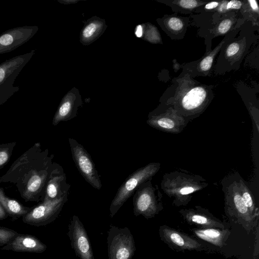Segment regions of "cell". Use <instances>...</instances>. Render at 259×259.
Returning a JSON list of instances; mask_svg holds the SVG:
<instances>
[{"mask_svg":"<svg viewBox=\"0 0 259 259\" xmlns=\"http://www.w3.org/2000/svg\"><path fill=\"white\" fill-rule=\"evenodd\" d=\"M134 213L152 219L163 209L162 194L157 184L152 180L142 183L133 194Z\"/></svg>","mask_w":259,"mask_h":259,"instance_id":"obj_6","label":"cell"},{"mask_svg":"<svg viewBox=\"0 0 259 259\" xmlns=\"http://www.w3.org/2000/svg\"><path fill=\"white\" fill-rule=\"evenodd\" d=\"M243 40H234L227 46L224 51V57L229 60L238 59L239 55L243 54Z\"/></svg>","mask_w":259,"mask_h":259,"instance_id":"obj_23","label":"cell"},{"mask_svg":"<svg viewBox=\"0 0 259 259\" xmlns=\"http://www.w3.org/2000/svg\"><path fill=\"white\" fill-rule=\"evenodd\" d=\"M0 202L8 215L13 221L23 217L32 208L24 206L17 200L8 197L3 188H0Z\"/></svg>","mask_w":259,"mask_h":259,"instance_id":"obj_19","label":"cell"},{"mask_svg":"<svg viewBox=\"0 0 259 259\" xmlns=\"http://www.w3.org/2000/svg\"><path fill=\"white\" fill-rule=\"evenodd\" d=\"M171 5L186 11H191L193 9L203 5L205 2L196 0H180L169 2Z\"/></svg>","mask_w":259,"mask_h":259,"instance_id":"obj_26","label":"cell"},{"mask_svg":"<svg viewBox=\"0 0 259 259\" xmlns=\"http://www.w3.org/2000/svg\"><path fill=\"white\" fill-rule=\"evenodd\" d=\"M135 34L138 37H141L143 35V29L141 25H138L136 28Z\"/></svg>","mask_w":259,"mask_h":259,"instance_id":"obj_34","label":"cell"},{"mask_svg":"<svg viewBox=\"0 0 259 259\" xmlns=\"http://www.w3.org/2000/svg\"><path fill=\"white\" fill-rule=\"evenodd\" d=\"M68 193L54 200L42 201L22 217L23 222L35 227L44 226L51 223L58 217L68 200Z\"/></svg>","mask_w":259,"mask_h":259,"instance_id":"obj_9","label":"cell"},{"mask_svg":"<svg viewBox=\"0 0 259 259\" xmlns=\"http://www.w3.org/2000/svg\"><path fill=\"white\" fill-rule=\"evenodd\" d=\"M249 4L251 10L254 12L258 13V7L257 6V2L255 1L250 0L247 1Z\"/></svg>","mask_w":259,"mask_h":259,"instance_id":"obj_32","label":"cell"},{"mask_svg":"<svg viewBox=\"0 0 259 259\" xmlns=\"http://www.w3.org/2000/svg\"><path fill=\"white\" fill-rule=\"evenodd\" d=\"M35 52L33 50L29 53L15 56L1 63L0 85L13 77H17Z\"/></svg>","mask_w":259,"mask_h":259,"instance_id":"obj_17","label":"cell"},{"mask_svg":"<svg viewBox=\"0 0 259 259\" xmlns=\"http://www.w3.org/2000/svg\"><path fill=\"white\" fill-rule=\"evenodd\" d=\"M208 185L207 180L202 176L181 168L165 173L160 182L163 192L177 207L188 205L194 193Z\"/></svg>","mask_w":259,"mask_h":259,"instance_id":"obj_2","label":"cell"},{"mask_svg":"<svg viewBox=\"0 0 259 259\" xmlns=\"http://www.w3.org/2000/svg\"><path fill=\"white\" fill-rule=\"evenodd\" d=\"M213 98L210 85L201 84L187 73L173 80L161 104L172 107L190 121L205 111Z\"/></svg>","mask_w":259,"mask_h":259,"instance_id":"obj_1","label":"cell"},{"mask_svg":"<svg viewBox=\"0 0 259 259\" xmlns=\"http://www.w3.org/2000/svg\"><path fill=\"white\" fill-rule=\"evenodd\" d=\"M224 194L225 212L232 221L250 232L257 225L258 218L252 215L244 204L240 194L235 172L225 177L221 181Z\"/></svg>","mask_w":259,"mask_h":259,"instance_id":"obj_4","label":"cell"},{"mask_svg":"<svg viewBox=\"0 0 259 259\" xmlns=\"http://www.w3.org/2000/svg\"><path fill=\"white\" fill-rule=\"evenodd\" d=\"M68 142L72 157L78 170L91 186L100 190L102 186L100 176L90 155L76 140L69 138Z\"/></svg>","mask_w":259,"mask_h":259,"instance_id":"obj_10","label":"cell"},{"mask_svg":"<svg viewBox=\"0 0 259 259\" xmlns=\"http://www.w3.org/2000/svg\"><path fill=\"white\" fill-rule=\"evenodd\" d=\"M221 2H211L207 3L204 7V9L206 10H211L218 7Z\"/></svg>","mask_w":259,"mask_h":259,"instance_id":"obj_31","label":"cell"},{"mask_svg":"<svg viewBox=\"0 0 259 259\" xmlns=\"http://www.w3.org/2000/svg\"><path fill=\"white\" fill-rule=\"evenodd\" d=\"M8 216L7 213L0 202V220L6 219Z\"/></svg>","mask_w":259,"mask_h":259,"instance_id":"obj_33","label":"cell"},{"mask_svg":"<svg viewBox=\"0 0 259 259\" xmlns=\"http://www.w3.org/2000/svg\"><path fill=\"white\" fill-rule=\"evenodd\" d=\"M178 212L188 224L198 228H227L224 222L214 216L208 209L199 205L182 208Z\"/></svg>","mask_w":259,"mask_h":259,"instance_id":"obj_14","label":"cell"},{"mask_svg":"<svg viewBox=\"0 0 259 259\" xmlns=\"http://www.w3.org/2000/svg\"><path fill=\"white\" fill-rule=\"evenodd\" d=\"M53 157V155L49 156L48 150L43 151L32 167L23 171L24 174L16 178V180L20 178L17 182V186L19 185L18 188L21 196L26 202L43 200L46 187L54 166Z\"/></svg>","mask_w":259,"mask_h":259,"instance_id":"obj_3","label":"cell"},{"mask_svg":"<svg viewBox=\"0 0 259 259\" xmlns=\"http://www.w3.org/2000/svg\"><path fill=\"white\" fill-rule=\"evenodd\" d=\"M37 26L11 28L0 34V54L9 53L31 38L38 30Z\"/></svg>","mask_w":259,"mask_h":259,"instance_id":"obj_13","label":"cell"},{"mask_svg":"<svg viewBox=\"0 0 259 259\" xmlns=\"http://www.w3.org/2000/svg\"><path fill=\"white\" fill-rule=\"evenodd\" d=\"M70 188V185L67 182L66 176L63 167L54 162L42 201L60 198L69 192Z\"/></svg>","mask_w":259,"mask_h":259,"instance_id":"obj_15","label":"cell"},{"mask_svg":"<svg viewBox=\"0 0 259 259\" xmlns=\"http://www.w3.org/2000/svg\"><path fill=\"white\" fill-rule=\"evenodd\" d=\"M96 29V24L94 23H90L83 30L82 35L85 38H89L95 33Z\"/></svg>","mask_w":259,"mask_h":259,"instance_id":"obj_30","label":"cell"},{"mask_svg":"<svg viewBox=\"0 0 259 259\" xmlns=\"http://www.w3.org/2000/svg\"><path fill=\"white\" fill-rule=\"evenodd\" d=\"M242 6V2L239 1H230L221 2L218 7V11L225 12L232 10L240 9Z\"/></svg>","mask_w":259,"mask_h":259,"instance_id":"obj_29","label":"cell"},{"mask_svg":"<svg viewBox=\"0 0 259 259\" xmlns=\"http://www.w3.org/2000/svg\"><path fill=\"white\" fill-rule=\"evenodd\" d=\"M67 235L71 246L79 259H95L87 232L77 215H73L70 220Z\"/></svg>","mask_w":259,"mask_h":259,"instance_id":"obj_11","label":"cell"},{"mask_svg":"<svg viewBox=\"0 0 259 259\" xmlns=\"http://www.w3.org/2000/svg\"><path fill=\"white\" fill-rule=\"evenodd\" d=\"M18 234L14 230L0 226V246L7 245Z\"/></svg>","mask_w":259,"mask_h":259,"instance_id":"obj_27","label":"cell"},{"mask_svg":"<svg viewBox=\"0 0 259 259\" xmlns=\"http://www.w3.org/2000/svg\"><path fill=\"white\" fill-rule=\"evenodd\" d=\"M47 245L35 236L30 234H19L1 250L15 252L40 253L47 249Z\"/></svg>","mask_w":259,"mask_h":259,"instance_id":"obj_16","label":"cell"},{"mask_svg":"<svg viewBox=\"0 0 259 259\" xmlns=\"http://www.w3.org/2000/svg\"><path fill=\"white\" fill-rule=\"evenodd\" d=\"M16 78H13L0 85V105L4 103L14 94L19 90L18 87H13Z\"/></svg>","mask_w":259,"mask_h":259,"instance_id":"obj_24","label":"cell"},{"mask_svg":"<svg viewBox=\"0 0 259 259\" xmlns=\"http://www.w3.org/2000/svg\"><path fill=\"white\" fill-rule=\"evenodd\" d=\"M16 145V142L0 145V169L9 162Z\"/></svg>","mask_w":259,"mask_h":259,"instance_id":"obj_25","label":"cell"},{"mask_svg":"<svg viewBox=\"0 0 259 259\" xmlns=\"http://www.w3.org/2000/svg\"><path fill=\"white\" fill-rule=\"evenodd\" d=\"M235 176L239 192L244 204L252 215L258 218V208L252 192L238 172H235Z\"/></svg>","mask_w":259,"mask_h":259,"instance_id":"obj_20","label":"cell"},{"mask_svg":"<svg viewBox=\"0 0 259 259\" xmlns=\"http://www.w3.org/2000/svg\"><path fill=\"white\" fill-rule=\"evenodd\" d=\"M158 233L161 240L173 250L184 251L205 249L204 246L194 238L167 225L160 226Z\"/></svg>","mask_w":259,"mask_h":259,"instance_id":"obj_12","label":"cell"},{"mask_svg":"<svg viewBox=\"0 0 259 259\" xmlns=\"http://www.w3.org/2000/svg\"><path fill=\"white\" fill-rule=\"evenodd\" d=\"M226 41L224 39L213 51L195 63V69L198 73L206 75L209 72L215 56L225 45Z\"/></svg>","mask_w":259,"mask_h":259,"instance_id":"obj_21","label":"cell"},{"mask_svg":"<svg viewBox=\"0 0 259 259\" xmlns=\"http://www.w3.org/2000/svg\"><path fill=\"white\" fill-rule=\"evenodd\" d=\"M161 167L159 162H150L130 175L118 188L110 206V216L112 218L123 204L143 183L152 180Z\"/></svg>","mask_w":259,"mask_h":259,"instance_id":"obj_5","label":"cell"},{"mask_svg":"<svg viewBox=\"0 0 259 259\" xmlns=\"http://www.w3.org/2000/svg\"><path fill=\"white\" fill-rule=\"evenodd\" d=\"M189 121L172 107L161 104L148 115L147 123L165 133L178 134L183 131Z\"/></svg>","mask_w":259,"mask_h":259,"instance_id":"obj_7","label":"cell"},{"mask_svg":"<svg viewBox=\"0 0 259 259\" xmlns=\"http://www.w3.org/2000/svg\"><path fill=\"white\" fill-rule=\"evenodd\" d=\"M191 231L198 238L221 248L226 245L231 234V231L228 228H193Z\"/></svg>","mask_w":259,"mask_h":259,"instance_id":"obj_18","label":"cell"},{"mask_svg":"<svg viewBox=\"0 0 259 259\" xmlns=\"http://www.w3.org/2000/svg\"><path fill=\"white\" fill-rule=\"evenodd\" d=\"M232 20L230 17H226L221 20L215 28V36L223 35L228 32L233 24Z\"/></svg>","mask_w":259,"mask_h":259,"instance_id":"obj_28","label":"cell"},{"mask_svg":"<svg viewBox=\"0 0 259 259\" xmlns=\"http://www.w3.org/2000/svg\"><path fill=\"white\" fill-rule=\"evenodd\" d=\"M107 244L109 259H132L136 250L133 236L127 227L110 225Z\"/></svg>","mask_w":259,"mask_h":259,"instance_id":"obj_8","label":"cell"},{"mask_svg":"<svg viewBox=\"0 0 259 259\" xmlns=\"http://www.w3.org/2000/svg\"><path fill=\"white\" fill-rule=\"evenodd\" d=\"M165 31L177 35L185 31L186 28L185 22L183 19L177 16H167L163 19Z\"/></svg>","mask_w":259,"mask_h":259,"instance_id":"obj_22","label":"cell"}]
</instances>
